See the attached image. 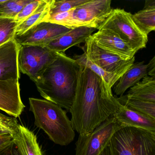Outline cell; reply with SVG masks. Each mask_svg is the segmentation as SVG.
I'll return each instance as SVG.
<instances>
[{"label":"cell","instance_id":"cell-13","mask_svg":"<svg viewBox=\"0 0 155 155\" xmlns=\"http://www.w3.org/2000/svg\"><path fill=\"white\" fill-rule=\"evenodd\" d=\"M20 47L14 39L0 46V80H19L18 54Z\"/></svg>","mask_w":155,"mask_h":155},{"label":"cell","instance_id":"cell-31","mask_svg":"<svg viewBox=\"0 0 155 155\" xmlns=\"http://www.w3.org/2000/svg\"><path fill=\"white\" fill-rule=\"evenodd\" d=\"M100 155H114L113 152H112V149H111V147H110V144H109L105 149L103 150Z\"/></svg>","mask_w":155,"mask_h":155},{"label":"cell","instance_id":"cell-32","mask_svg":"<svg viewBox=\"0 0 155 155\" xmlns=\"http://www.w3.org/2000/svg\"><path fill=\"white\" fill-rule=\"evenodd\" d=\"M155 7V0H147L145 2L144 8Z\"/></svg>","mask_w":155,"mask_h":155},{"label":"cell","instance_id":"cell-8","mask_svg":"<svg viewBox=\"0 0 155 155\" xmlns=\"http://www.w3.org/2000/svg\"><path fill=\"white\" fill-rule=\"evenodd\" d=\"M110 0H88L70 10V29L87 27L99 30L113 9Z\"/></svg>","mask_w":155,"mask_h":155},{"label":"cell","instance_id":"cell-4","mask_svg":"<svg viewBox=\"0 0 155 155\" xmlns=\"http://www.w3.org/2000/svg\"><path fill=\"white\" fill-rule=\"evenodd\" d=\"M110 144L114 155H155V133L141 129L122 128Z\"/></svg>","mask_w":155,"mask_h":155},{"label":"cell","instance_id":"cell-15","mask_svg":"<svg viewBox=\"0 0 155 155\" xmlns=\"http://www.w3.org/2000/svg\"><path fill=\"white\" fill-rule=\"evenodd\" d=\"M113 117L125 127L137 128L155 133V119L129 108L119 102Z\"/></svg>","mask_w":155,"mask_h":155},{"label":"cell","instance_id":"cell-18","mask_svg":"<svg viewBox=\"0 0 155 155\" xmlns=\"http://www.w3.org/2000/svg\"><path fill=\"white\" fill-rule=\"evenodd\" d=\"M54 0H42L36 11L23 22L19 23L16 35L23 34L33 26L45 21L49 16L50 10Z\"/></svg>","mask_w":155,"mask_h":155},{"label":"cell","instance_id":"cell-33","mask_svg":"<svg viewBox=\"0 0 155 155\" xmlns=\"http://www.w3.org/2000/svg\"><path fill=\"white\" fill-rule=\"evenodd\" d=\"M8 134V133H5V132L0 131V136H2V135H5V134Z\"/></svg>","mask_w":155,"mask_h":155},{"label":"cell","instance_id":"cell-16","mask_svg":"<svg viewBox=\"0 0 155 155\" xmlns=\"http://www.w3.org/2000/svg\"><path fill=\"white\" fill-rule=\"evenodd\" d=\"M149 67L144 61L136 62L130 67L119 79L118 82L113 87L116 96H123L128 89L136 85L144 77L148 76Z\"/></svg>","mask_w":155,"mask_h":155},{"label":"cell","instance_id":"cell-17","mask_svg":"<svg viewBox=\"0 0 155 155\" xmlns=\"http://www.w3.org/2000/svg\"><path fill=\"white\" fill-rule=\"evenodd\" d=\"M12 137L20 155H44L37 136L27 127L19 124L18 132Z\"/></svg>","mask_w":155,"mask_h":155},{"label":"cell","instance_id":"cell-7","mask_svg":"<svg viewBox=\"0 0 155 155\" xmlns=\"http://www.w3.org/2000/svg\"><path fill=\"white\" fill-rule=\"evenodd\" d=\"M125 126L111 116L87 135H79L75 155H100L114 134Z\"/></svg>","mask_w":155,"mask_h":155},{"label":"cell","instance_id":"cell-30","mask_svg":"<svg viewBox=\"0 0 155 155\" xmlns=\"http://www.w3.org/2000/svg\"><path fill=\"white\" fill-rule=\"evenodd\" d=\"M149 67V74L150 77L155 78V57L151 59L148 63Z\"/></svg>","mask_w":155,"mask_h":155},{"label":"cell","instance_id":"cell-26","mask_svg":"<svg viewBox=\"0 0 155 155\" xmlns=\"http://www.w3.org/2000/svg\"><path fill=\"white\" fill-rule=\"evenodd\" d=\"M19 125L16 118L8 117L0 113V131L13 137L18 132Z\"/></svg>","mask_w":155,"mask_h":155},{"label":"cell","instance_id":"cell-21","mask_svg":"<svg viewBox=\"0 0 155 155\" xmlns=\"http://www.w3.org/2000/svg\"><path fill=\"white\" fill-rule=\"evenodd\" d=\"M132 18L140 31L148 36L155 30V7L143 8L132 15Z\"/></svg>","mask_w":155,"mask_h":155},{"label":"cell","instance_id":"cell-10","mask_svg":"<svg viewBox=\"0 0 155 155\" xmlns=\"http://www.w3.org/2000/svg\"><path fill=\"white\" fill-rule=\"evenodd\" d=\"M71 30L61 25L43 21L23 34L15 35L14 39L20 45L46 46L51 41Z\"/></svg>","mask_w":155,"mask_h":155},{"label":"cell","instance_id":"cell-5","mask_svg":"<svg viewBox=\"0 0 155 155\" xmlns=\"http://www.w3.org/2000/svg\"><path fill=\"white\" fill-rule=\"evenodd\" d=\"M59 53L52 51L46 46L20 45L18 54L20 72L28 75L36 83Z\"/></svg>","mask_w":155,"mask_h":155},{"label":"cell","instance_id":"cell-9","mask_svg":"<svg viewBox=\"0 0 155 155\" xmlns=\"http://www.w3.org/2000/svg\"><path fill=\"white\" fill-rule=\"evenodd\" d=\"M84 49L88 58L104 70L122 76L134 64L135 58L125 59L98 47L91 37L85 42Z\"/></svg>","mask_w":155,"mask_h":155},{"label":"cell","instance_id":"cell-3","mask_svg":"<svg viewBox=\"0 0 155 155\" xmlns=\"http://www.w3.org/2000/svg\"><path fill=\"white\" fill-rule=\"evenodd\" d=\"M30 110L35 118L34 124L42 129L55 144L67 146L75 137L67 111L46 100L30 98Z\"/></svg>","mask_w":155,"mask_h":155},{"label":"cell","instance_id":"cell-19","mask_svg":"<svg viewBox=\"0 0 155 155\" xmlns=\"http://www.w3.org/2000/svg\"><path fill=\"white\" fill-rule=\"evenodd\" d=\"M127 97L155 102V78L147 76L130 88Z\"/></svg>","mask_w":155,"mask_h":155},{"label":"cell","instance_id":"cell-20","mask_svg":"<svg viewBox=\"0 0 155 155\" xmlns=\"http://www.w3.org/2000/svg\"><path fill=\"white\" fill-rule=\"evenodd\" d=\"M72 58L76 61L80 65H82L90 69L97 76H98L105 86L109 89L111 90L114 85L118 81L121 76L116 75L104 70L94 63H92L84 52L80 55H75Z\"/></svg>","mask_w":155,"mask_h":155},{"label":"cell","instance_id":"cell-12","mask_svg":"<svg viewBox=\"0 0 155 155\" xmlns=\"http://www.w3.org/2000/svg\"><path fill=\"white\" fill-rule=\"evenodd\" d=\"M24 107L19 80H0V110L17 118L21 115Z\"/></svg>","mask_w":155,"mask_h":155},{"label":"cell","instance_id":"cell-24","mask_svg":"<svg viewBox=\"0 0 155 155\" xmlns=\"http://www.w3.org/2000/svg\"><path fill=\"white\" fill-rule=\"evenodd\" d=\"M18 24L14 19L0 18V46L14 39Z\"/></svg>","mask_w":155,"mask_h":155},{"label":"cell","instance_id":"cell-28","mask_svg":"<svg viewBox=\"0 0 155 155\" xmlns=\"http://www.w3.org/2000/svg\"><path fill=\"white\" fill-rule=\"evenodd\" d=\"M0 155H20L13 140L5 147L0 150Z\"/></svg>","mask_w":155,"mask_h":155},{"label":"cell","instance_id":"cell-25","mask_svg":"<svg viewBox=\"0 0 155 155\" xmlns=\"http://www.w3.org/2000/svg\"><path fill=\"white\" fill-rule=\"evenodd\" d=\"M88 0H54L50 10L49 15L66 12L87 2Z\"/></svg>","mask_w":155,"mask_h":155},{"label":"cell","instance_id":"cell-11","mask_svg":"<svg viewBox=\"0 0 155 155\" xmlns=\"http://www.w3.org/2000/svg\"><path fill=\"white\" fill-rule=\"evenodd\" d=\"M91 37L101 48L125 59L132 58L137 52L117 33L109 29H99Z\"/></svg>","mask_w":155,"mask_h":155},{"label":"cell","instance_id":"cell-22","mask_svg":"<svg viewBox=\"0 0 155 155\" xmlns=\"http://www.w3.org/2000/svg\"><path fill=\"white\" fill-rule=\"evenodd\" d=\"M117 99L120 103L129 108L155 119V102L133 98L126 95L120 96Z\"/></svg>","mask_w":155,"mask_h":155},{"label":"cell","instance_id":"cell-14","mask_svg":"<svg viewBox=\"0 0 155 155\" xmlns=\"http://www.w3.org/2000/svg\"><path fill=\"white\" fill-rule=\"evenodd\" d=\"M96 29L87 27H80L71 29L65 34L48 43L47 46L52 51L65 53L70 48L85 43L88 38L93 34Z\"/></svg>","mask_w":155,"mask_h":155},{"label":"cell","instance_id":"cell-2","mask_svg":"<svg viewBox=\"0 0 155 155\" xmlns=\"http://www.w3.org/2000/svg\"><path fill=\"white\" fill-rule=\"evenodd\" d=\"M80 66L76 60L60 53L36 83L40 95L70 111L76 93Z\"/></svg>","mask_w":155,"mask_h":155},{"label":"cell","instance_id":"cell-23","mask_svg":"<svg viewBox=\"0 0 155 155\" xmlns=\"http://www.w3.org/2000/svg\"><path fill=\"white\" fill-rule=\"evenodd\" d=\"M31 0H5L0 3V18L14 19Z\"/></svg>","mask_w":155,"mask_h":155},{"label":"cell","instance_id":"cell-1","mask_svg":"<svg viewBox=\"0 0 155 155\" xmlns=\"http://www.w3.org/2000/svg\"><path fill=\"white\" fill-rule=\"evenodd\" d=\"M79 66L76 93L70 112L73 129L84 135L113 116L119 102L98 76L90 69Z\"/></svg>","mask_w":155,"mask_h":155},{"label":"cell","instance_id":"cell-27","mask_svg":"<svg viewBox=\"0 0 155 155\" xmlns=\"http://www.w3.org/2000/svg\"><path fill=\"white\" fill-rule=\"evenodd\" d=\"M42 0H31V1L22 9L20 12L15 17L14 20L20 23L32 15L38 8Z\"/></svg>","mask_w":155,"mask_h":155},{"label":"cell","instance_id":"cell-29","mask_svg":"<svg viewBox=\"0 0 155 155\" xmlns=\"http://www.w3.org/2000/svg\"><path fill=\"white\" fill-rule=\"evenodd\" d=\"M13 140V137L9 134L0 136V150L8 145Z\"/></svg>","mask_w":155,"mask_h":155},{"label":"cell","instance_id":"cell-6","mask_svg":"<svg viewBox=\"0 0 155 155\" xmlns=\"http://www.w3.org/2000/svg\"><path fill=\"white\" fill-rule=\"evenodd\" d=\"M111 30L137 52L146 48L148 36L142 33L134 23L132 14L123 9H113L100 29Z\"/></svg>","mask_w":155,"mask_h":155}]
</instances>
